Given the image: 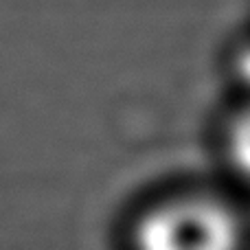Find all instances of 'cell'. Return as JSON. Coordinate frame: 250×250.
Returning <instances> with one entry per match:
<instances>
[{"label": "cell", "mask_w": 250, "mask_h": 250, "mask_svg": "<svg viewBox=\"0 0 250 250\" xmlns=\"http://www.w3.org/2000/svg\"><path fill=\"white\" fill-rule=\"evenodd\" d=\"M129 250H250V226L230 195L176 187L134 217Z\"/></svg>", "instance_id": "cell-1"}, {"label": "cell", "mask_w": 250, "mask_h": 250, "mask_svg": "<svg viewBox=\"0 0 250 250\" xmlns=\"http://www.w3.org/2000/svg\"><path fill=\"white\" fill-rule=\"evenodd\" d=\"M230 73L250 97V33L239 38L230 48Z\"/></svg>", "instance_id": "cell-3"}, {"label": "cell", "mask_w": 250, "mask_h": 250, "mask_svg": "<svg viewBox=\"0 0 250 250\" xmlns=\"http://www.w3.org/2000/svg\"><path fill=\"white\" fill-rule=\"evenodd\" d=\"M220 149L230 176L250 187V97L229 114L222 127Z\"/></svg>", "instance_id": "cell-2"}]
</instances>
